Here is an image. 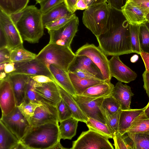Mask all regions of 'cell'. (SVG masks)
I'll return each mask as SVG.
<instances>
[{
    "instance_id": "cell-1",
    "label": "cell",
    "mask_w": 149,
    "mask_h": 149,
    "mask_svg": "<svg viewBox=\"0 0 149 149\" xmlns=\"http://www.w3.org/2000/svg\"><path fill=\"white\" fill-rule=\"evenodd\" d=\"M96 38L98 47L107 56H119L133 53L131 47L129 24L121 10L110 7L106 27Z\"/></svg>"
},
{
    "instance_id": "cell-2",
    "label": "cell",
    "mask_w": 149,
    "mask_h": 149,
    "mask_svg": "<svg viewBox=\"0 0 149 149\" xmlns=\"http://www.w3.org/2000/svg\"><path fill=\"white\" fill-rule=\"evenodd\" d=\"M42 15L40 9L34 5H30L10 16L23 40L35 43L39 42L44 33Z\"/></svg>"
},
{
    "instance_id": "cell-3",
    "label": "cell",
    "mask_w": 149,
    "mask_h": 149,
    "mask_svg": "<svg viewBox=\"0 0 149 149\" xmlns=\"http://www.w3.org/2000/svg\"><path fill=\"white\" fill-rule=\"evenodd\" d=\"M61 139L58 123H51L31 126L20 142L26 149H51Z\"/></svg>"
},
{
    "instance_id": "cell-4",
    "label": "cell",
    "mask_w": 149,
    "mask_h": 149,
    "mask_svg": "<svg viewBox=\"0 0 149 149\" xmlns=\"http://www.w3.org/2000/svg\"><path fill=\"white\" fill-rule=\"evenodd\" d=\"M76 56L71 47L49 43L36 58L42 61L49 69L52 64L68 72V68Z\"/></svg>"
},
{
    "instance_id": "cell-5",
    "label": "cell",
    "mask_w": 149,
    "mask_h": 149,
    "mask_svg": "<svg viewBox=\"0 0 149 149\" xmlns=\"http://www.w3.org/2000/svg\"><path fill=\"white\" fill-rule=\"evenodd\" d=\"M110 12V7L106 2L88 7L83 13V23L97 37L105 29Z\"/></svg>"
},
{
    "instance_id": "cell-6",
    "label": "cell",
    "mask_w": 149,
    "mask_h": 149,
    "mask_svg": "<svg viewBox=\"0 0 149 149\" xmlns=\"http://www.w3.org/2000/svg\"><path fill=\"white\" fill-rule=\"evenodd\" d=\"M77 55H84L89 57L97 66L105 80L110 82L111 76L109 66V61L107 56L99 47L94 44L86 43L76 52Z\"/></svg>"
},
{
    "instance_id": "cell-7",
    "label": "cell",
    "mask_w": 149,
    "mask_h": 149,
    "mask_svg": "<svg viewBox=\"0 0 149 149\" xmlns=\"http://www.w3.org/2000/svg\"><path fill=\"white\" fill-rule=\"evenodd\" d=\"M72 149H113L108 139L93 131L83 132L73 142Z\"/></svg>"
},
{
    "instance_id": "cell-8",
    "label": "cell",
    "mask_w": 149,
    "mask_h": 149,
    "mask_svg": "<svg viewBox=\"0 0 149 149\" xmlns=\"http://www.w3.org/2000/svg\"><path fill=\"white\" fill-rule=\"evenodd\" d=\"M0 120L20 141L31 126L29 121L17 106L8 114L2 115Z\"/></svg>"
},
{
    "instance_id": "cell-9",
    "label": "cell",
    "mask_w": 149,
    "mask_h": 149,
    "mask_svg": "<svg viewBox=\"0 0 149 149\" xmlns=\"http://www.w3.org/2000/svg\"><path fill=\"white\" fill-rule=\"evenodd\" d=\"M79 20L76 16L64 26L56 30H48L49 43L70 47L72 40L78 31Z\"/></svg>"
},
{
    "instance_id": "cell-10",
    "label": "cell",
    "mask_w": 149,
    "mask_h": 149,
    "mask_svg": "<svg viewBox=\"0 0 149 149\" xmlns=\"http://www.w3.org/2000/svg\"><path fill=\"white\" fill-rule=\"evenodd\" d=\"M0 32L3 35L7 47L10 50L23 45V40L10 15L1 10Z\"/></svg>"
},
{
    "instance_id": "cell-11",
    "label": "cell",
    "mask_w": 149,
    "mask_h": 149,
    "mask_svg": "<svg viewBox=\"0 0 149 149\" xmlns=\"http://www.w3.org/2000/svg\"><path fill=\"white\" fill-rule=\"evenodd\" d=\"M80 108L88 117L106 124V120L101 109L105 97L95 98L77 95L74 98Z\"/></svg>"
},
{
    "instance_id": "cell-12",
    "label": "cell",
    "mask_w": 149,
    "mask_h": 149,
    "mask_svg": "<svg viewBox=\"0 0 149 149\" xmlns=\"http://www.w3.org/2000/svg\"><path fill=\"white\" fill-rule=\"evenodd\" d=\"M14 63L16 70L9 74H22L30 76L42 75L54 79L49 69L40 60L35 58L23 62Z\"/></svg>"
},
{
    "instance_id": "cell-13",
    "label": "cell",
    "mask_w": 149,
    "mask_h": 149,
    "mask_svg": "<svg viewBox=\"0 0 149 149\" xmlns=\"http://www.w3.org/2000/svg\"><path fill=\"white\" fill-rule=\"evenodd\" d=\"M42 102V105L36 108L33 116L29 120L31 126L58 123L56 107L44 102Z\"/></svg>"
},
{
    "instance_id": "cell-14",
    "label": "cell",
    "mask_w": 149,
    "mask_h": 149,
    "mask_svg": "<svg viewBox=\"0 0 149 149\" xmlns=\"http://www.w3.org/2000/svg\"><path fill=\"white\" fill-rule=\"evenodd\" d=\"M109 61L111 76L118 81L128 83L134 80L137 77L136 72L122 62L119 56H112Z\"/></svg>"
},
{
    "instance_id": "cell-15",
    "label": "cell",
    "mask_w": 149,
    "mask_h": 149,
    "mask_svg": "<svg viewBox=\"0 0 149 149\" xmlns=\"http://www.w3.org/2000/svg\"><path fill=\"white\" fill-rule=\"evenodd\" d=\"M35 91L41 102L55 107L61 100L58 86L55 81L43 83L38 82Z\"/></svg>"
},
{
    "instance_id": "cell-16",
    "label": "cell",
    "mask_w": 149,
    "mask_h": 149,
    "mask_svg": "<svg viewBox=\"0 0 149 149\" xmlns=\"http://www.w3.org/2000/svg\"><path fill=\"white\" fill-rule=\"evenodd\" d=\"M0 106L3 115L9 113L17 106L13 90L8 78L0 80Z\"/></svg>"
},
{
    "instance_id": "cell-17",
    "label": "cell",
    "mask_w": 149,
    "mask_h": 149,
    "mask_svg": "<svg viewBox=\"0 0 149 149\" xmlns=\"http://www.w3.org/2000/svg\"><path fill=\"white\" fill-rule=\"evenodd\" d=\"M121 11L129 24L141 25L146 22L145 13L129 0H126Z\"/></svg>"
},
{
    "instance_id": "cell-18",
    "label": "cell",
    "mask_w": 149,
    "mask_h": 149,
    "mask_svg": "<svg viewBox=\"0 0 149 149\" xmlns=\"http://www.w3.org/2000/svg\"><path fill=\"white\" fill-rule=\"evenodd\" d=\"M30 78V76L22 74H9L8 78L12 85L17 107L24 99L27 85Z\"/></svg>"
},
{
    "instance_id": "cell-19",
    "label": "cell",
    "mask_w": 149,
    "mask_h": 149,
    "mask_svg": "<svg viewBox=\"0 0 149 149\" xmlns=\"http://www.w3.org/2000/svg\"><path fill=\"white\" fill-rule=\"evenodd\" d=\"M77 69L88 71L97 76L100 79L106 81L98 67L86 56L76 55L68 68V72H73Z\"/></svg>"
},
{
    "instance_id": "cell-20",
    "label": "cell",
    "mask_w": 149,
    "mask_h": 149,
    "mask_svg": "<svg viewBox=\"0 0 149 149\" xmlns=\"http://www.w3.org/2000/svg\"><path fill=\"white\" fill-rule=\"evenodd\" d=\"M134 95L131 87L120 81L114 86L112 94V96L119 104L121 110L131 109V98Z\"/></svg>"
},
{
    "instance_id": "cell-21",
    "label": "cell",
    "mask_w": 149,
    "mask_h": 149,
    "mask_svg": "<svg viewBox=\"0 0 149 149\" xmlns=\"http://www.w3.org/2000/svg\"><path fill=\"white\" fill-rule=\"evenodd\" d=\"M49 69L55 82L73 97H75L77 95L70 80L68 72L52 64L50 65Z\"/></svg>"
},
{
    "instance_id": "cell-22",
    "label": "cell",
    "mask_w": 149,
    "mask_h": 149,
    "mask_svg": "<svg viewBox=\"0 0 149 149\" xmlns=\"http://www.w3.org/2000/svg\"><path fill=\"white\" fill-rule=\"evenodd\" d=\"M56 84L62 99L67 104L72 111V117L79 121L86 123L88 118L83 113L76 101L70 94Z\"/></svg>"
},
{
    "instance_id": "cell-23",
    "label": "cell",
    "mask_w": 149,
    "mask_h": 149,
    "mask_svg": "<svg viewBox=\"0 0 149 149\" xmlns=\"http://www.w3.org/2000/svg\"><path fill=\"white\" fill-rule=\"evenodd\" d=\"M144 109V107L121 110L119 118L118 132L122 135L126 133L132 122L143 111Z\"/></svg>"
},
{
    "instance_id": "cell-24",
    "label": "cell",
    "mask_w": 149,
    "mask_h": 149,
    "mask_svg": "<svg viewBox=\"0 0 149 149\" xmlns=\"http://www.w3.org/2000/svg\"><path fill=\"white\" fill-rule=\"evenodd\" d=\"M114 87L111 82H105L88 88L80 95L95 98L106 97L112 96Z\"/></svg>"
},
{
    "instance_id": "cell-25",
    "label": "cell",
    "mask_w": 149,
    "mask_h": 149,
    "mask_svg": "<svg viewBox=\"0 0 149 149\" xmlns=\"http://www.w3.org/2000/svg\"><path fill=\"white\" fill-rule=\"evenodd\" d=\"M68 73L70 80L77 95H81L85 90L92 86L106 82L98 79L82 78L78 77L72 72H69Z\"/></svg>"
},
{
    "instance_id": "cell-26",
    "label": "cell",
    "mask_w": 149,
    "mask_h": 149,
    "mask_svg": "<svg viewBox=\"0 0 149 149\" xmlns=\"http://www.w3.org/2000/svg\"><path fill=\"white\" fill-rule=\"evenodd\" d=\"M73 14L69 11L63 2L42 15V19L43 24L45 27L47 24L57 19Z\"/></svg>"
},
{
    "instance_id": "cell-27",
    "label": "cell",
    "mask_w": 149,
    "mask_h": 149,
    "mask_svg": "<svg viewBox=\"0 0 149 149\" xmlns=\"http://www.w3.org/2000/svg\"><path fill=\"white\" fill-rule=\"evenodd\" d=\"M20 142L0 120V149H14Z\"/></svg>"
},
{
    "instance_id": "cell-28",
    "label": "cell",
    "mask_w": 149,
    "mask_h": 149,
    "mask_svg": "<svg viewBox=\"0 0 149 149\" xmlns=\"http://www.w3.org/2000/svg\"><path fill=\"white\" fill-rule=\"evenodd\" d=\"M79 121L71 117L61 122L59 125L61 139H71L76 134Z\"/></svg>"
},
{
    "instance_id": "cell-29",
    "label": "cell",
    "mask_w": 149,
    "mask_h": 149,
    "mask_svg": "<svg viewBox=\"0 0 149 149\" xmlns=\"http://www.w3.org/2000/svg\"><path fill=\"white\" fill-rule=\"evenodd\" d=\"M29 2V0H0V10L10 15L21 11Z\"/></svg>"
},
{
    "instance_id": "cell-30",
    "label": "cell",
    "mask_w": 149,
    "mask_h": 149,
    "mask_svg": "<svg viewBox=\"0 0 149 149\" xmlns=\"http://www.w3.org/2000/svg\"><path fill=\"white\" fill-rule=\"evenodd\" d=\"M36 55L26 49L22 45L11 50L10 60L13 63L22 62L35 59Z\"/></svg>"
},
{
    "instance_id": "cell-31",
    "label": "cell",
    "mask_w": 149,
    "mask_h": 149,
    "mask_svg": "<svg viewBox=\"0 0 149 149\" xmlns=\"http://www.w3.org/2000/svg\"><path fill=\"white\" fill-rule=\"evenodd\" d=\"M149 131V119L146 116L143 111L132 122L127 132L144 133Z\"/></svg>"
},
{
    "instance_id": "cell-32",
    "label": "cell",
    "mask_w": 149,
    "mask_h": 149,
    "mask_svg": "<svg viewBox=\"0 0 149 149\" xmlns=\"http://www.w3.org/2000/svg\"><path fill=\"white\" fill-rule=\"evenodd\" d=\"M86 123L89 130L95 131L108 139H113L114 134L107 125L90 118Z\"/></svg>"
},
{
    "instance_id": "cell-33",
    "label": "cell",
    "mask_w": 149,
    "mask_h": 149,
    "mask_svg": "<svg viewBox=\"0 0 149 149\" xmlns=\"http://www.w3.org/2000/svg\"><path fill=\"white\" fill-rule=\"evenodd\" d=\"M126 133L133 142L134 149H149V135L145 133Z\"/></svg>"
},
{
    "instance_id": "cell-34",
    "label": "cell",
    "mask_w": 149,
    "mask_h": 149,
    "mask_svg": "<svg viewBox=\"0 0 149 149\" xmlns=\"http://www.w3.org/2000/svg\"><path fill=\"white\" fill-rule=\"evenodd\" d=\"M113 139L116 149H134L133 142L126 133L122 135L118 132L114 135Z\"/></svg>"
},
{
    "instance_id": "cell-35",
    "label": "cell",
    "mask_w": 149,
    "mask_h": 149,
    "mask_svg": "<svg viewBox=\"0 0 149 149\" xmlns=\"http://www.w3.org/2000/svg\"><path fill=\"white\" fill-rule=\"evenodd\" d=\"M140 26V25L129 24L132 50L133 53L139 54L141 52L139 39Z\"/></svg>"
},
{
    "instance_id": "cell-36",
    "label": "cell",
    "mask_w": 149,
    "mask_h": 149,
    "mask_svg": "<svg viewBox=\"0 0 149 149\" xmlns=\"http://www.w3.org/2000/svg\"><path fill=\"white\" fill-rule=\"evenodd\" d=\"M106 120V124L114 135L118 132V126L120 114L121 111L119 109L113 114H110L101 109Z\"/></svg>"
},
{
    "instance_id": "cell-37",
    "label": "cell",
    "mask_w": 149,
    "mask_h": 149,
    "mask_svg": "<svg viewBox=\"0 0 149 149\" xmlns=\"http://www.w3.org/2000/svg\"><path fill=\"white\" fill-rule=\"evenodd\" d=\"M37 83L38 82L30 78L27 85L24 100L34 103L42 104V102L35 91V87Z\"/></svg>"
},
{
    "instance_id": "cell-38",
    "label": "cell",
    "mask_w": 149,
    "mask_h": 149,
    "mask_svg": "<svg viewBox=\"0 0 149 149\" xmlns=\"http://www.w3.org/2000/svg\"><path fill=\"white\" fill-rule=\"evenodd\" d=\"M101 109L111 115L121 109L119 104L112 96L104 98L102 103Z\"/></svg>"
},
{
    "instance_id": "cell-39",
    "label": "cell",
    "mask_w": 149,
    "mask_h": 149,
    "mask_svg": "<svg viewBox=\"0 0 149 149\" xmlns=\"http://www.w3.org/2000/svg\"><path fill=\"white\" fill-rule=\"evenodd\" d=\"M42 104L34 103L24 100L18 107L22 114L29 122L31 118L33 116L36 108Z\"/></svg>"
},
{
    "instance_id": "cell-40",
    "label": "cell",
    "mask_w": 149,
    "mask_h": 149,
    "mask_svg": "<svg viewBox=\"0 0 149 149\" xmlns=\"http://www.w3.org/2000/svg\"><path fill=\"white\" fill-rule=\"evenodd\" d=\"M139 39L141 52L149 53V31L145 23L140 25Z\"/></svg>"
},
{
    "instance_id": "cell-41",
    "label": "cell",
    "mask_w": 149,
    "mask_h": 149,
    "mask_svg": "<svg viewBox=\"0 0 149 149\" xmlns=\"http://www.w3.org/2000/svg\"><path fill=\"white\" fill-rule=\"evenodd\" d=\"M59 122L72 117V113L65 102L62 99L56 106Z\"/></svg>"
},
{
    "instance_id": "cell-42",
    "label": "cell",
    "mask_w": 149,
    "mask_h": 149,
    "mask_svg": "<svg viewBox=\"0 0 149 149\" xmlns=\"http://www.w3.org/2000/svg\"><path fill=\"white\" fill-rule=\"evenodd\" d=\"M76 16L74 14L57 19L46 25L45 28L48 30H56L62 27Z\"/></svg>"
},
{
    "instance_id": "cell-43",
    "label": "cell",
    "mask_w": 149,
    "mask_h": 149,
    "mask_svg": "<svg viewBox=\"0 0 149 149\" xmlns=\"http://www.w3.org/2000/svg\"><path fill=\"white\" fill-rule=\"evenodd\" d=\"M64 2V0H43L39 4L40 10L42 15L56 6Z\"/></svg>"
},
{
    "instance_id": "cell-44",
    "label": "cell",
    "mask_w": 149,
    "mask_h": 149,
    "mask_svg": "<svg viewBox=\"0 0 149 149\" xmlns=\"http://www.w3.org/2000/svg\"><path fill=\"white\" fill-rule=\"evenodd\" d=\"M11 50L7 47L0 48V63L11 62L10 58Z\"/></svg>"
},
{
    "instance_id": "cell-45",
    "label": "cell",
    "mask_w": 149,
    "mask_h": 149,
    "mask_svg": "<svg viewBox=\"0 0 149 149\" xmlns=\"http://www.w3.org/2000/svg\"><path fill=\"white\" fill-rule=\"evenodd\" d=\"M72 72L81 78L100 79L96 75L86 70L77 69Z\"/></svg>"
},
{
    "instance_id": "cell-46",
    "label": "cell",
    "mask_w": 149,
    "mask_h": 149,
    "mask_svg": "<svg viewBox=\"0 0 149 149\" xmlns=\"http://www.w3.org/2000/svg\"><path fill=\"white\" fill-rule=\"evenodd\" d=\"M138 6L145 13H149V0H129Z\"/></svg>"
},
{
    "instance_id": "cell-47",
    "label": "cell",
    "mask_w": 149,
    "mask_h": 149,
    "mask_svg": "<svg viewBox=\"0 0 149 149\" xmlns=\"http://www.w3.org/2000/svg\"><path fill=\"white\" fill-rule=\"evenodd\" d=\"M30 77L36 82L40 83L55 81V80L53 78L45 75L30 76Z\"/></svg>"
},
{
    "instance_id": "cell-48",
    "label": "cell",
    "mask_w": 149,
    "mask_h": 149,
    "mask_svg": "<svg viewBox=\"0 0 149 149\" xmlns=\"http://www.w3.org/2000/svg\"><path fill=\"white\" fill-rule=\"evenodd\" d=\"M126 0H107V3L111 7L121 10L122 7L124 5Z\"/></svg>"
},
{
    "instance_id": "cell-49",
    "label": "cell",
    "mask_w": 149,
    "mask_h": 149,
    "mask_svg": "<svg viewBox=\"0 0 149 149\" xmlns=\"http://www.w3.org/2000/svg\"><path fill=\"white\" fill-rule=\"evenodd\" d=\"M143 88L149 98V73L146 70L142 74Z\"/></svg>"
},
{
    "instance_id": "cell-50",
    "label": "cell",
    "mask_w": 149,
    "mask_h": 149,
    "mask_svg": "<svg viewBox=\"0 0 149 149\" xmlns=\"http://www.w3.org/2000/svg\"><path fill=\"white\" fill-rule=\"evenodd\" d=\"M77 0H64V2L69 11L72 14L77 10L76 4Z\"/></svg>"
},
{
    "instance_id": "cell-51",
    "label": "cell",
    "mask_w": 149,
    "mask_h": 149,
    "mask_svg": "<svg viewBox=\"0 0 149 149\" xmlns=\"http://www.w3.org/2000/svg\"><path fill=\"white\" fill-rule=\"evenodd\" d=\"M140 55L144 62L146 70L149 73V53L141 52Z\"/></svg>"
},
{
    "instance_id": "cell-52",
    "label": "cell",
    "mask_w": 149,
    "mask_h": 149,
    "mask_svg": "<svg viewBox=\"0 0 149 149\" xmlns=\"http://www.w3.org/2000/svg\"><path fill=\"white\" fill-rule=\"evenodd\" d=\"M16 70L15 63L12 62H6L5 64L4 71L7 74H9Z\"/></svg>"
},
{
    "instance_id": "cell-53",
    "label": "cell",
    "mask_w": 149,
    "mask_h": 149,
    "mask_svg": "<svg viewBox=\"0 0 149 149\" xmlns=\"http://www.w3.org/2000/svg\"><path fill=\"white\" fill-rule=\"evenodd\" d=\"M77 10H85L88 7L85 0H77L76 4Z\"/></svg>"
},
{
    "instance_id": "cell-54",
    "label": "cell",
    "mask_w": 149,
    "mask_h": 149,
    "mask_svg": "<svg viewBox=\"0 0 149 149\" xmlns=\"http://www.w3.org/2000/svg\"><path fill=\"white\" fill-rule=\"evenodd\" d=\"M88 7L97 4L107 2V0H85Z\"/></svg>"
},
{
    "instance_id": "cell-55",
    "label": "cell",
    "mask_w": 149,
    "mask_h": 149,
    "mask_svg": "<svg viewBox=\"0 0 149 149\" xmlns=\"http://www.w3.org/2000/svg\"><path fill=\"white\" fill-rule=\"evenodd\" d=\"M143 113L149 119V100L147 105L144 107Z\"/></svg>"
},
{
    "instance_id": "cell-56",
    "label": "cell",
    "mask_w": 149,
    "mask_h": 149,
    "mask_svg": "<svg viewBox=\"0 0 149 149\" xmlns=\"http://www.w3.org/2000/svg\"><path fill=\"white\" fill-rule=\"evenodd\" d=\"M66 149L64 148L61 144L60 141H58L57 143H56L54 146L52 147L51 149Z\"/></svg>"
},
{
    "instance_id": "cell-57",
    "label": "cell",
    "mask_w": 149,
    "mask_h": 149,
    "mask_svg": "<svg viewBox=\"0 0 149 149\" xmlns=\"http://www.w3.org/2000/svg\"><path fill=\"white\" fill-rule=\"evenodd\" d=\"M138 58V56L137 55H134L132 56L131 58V61L132 62H135L136 61Z\"/></svg>"
},
{
    "instance_id": "cell-58",
    "label": "cell",
    "mask_w": 149,
    "mask_h": 149,
    "mask_svg": "<svg viewBox=\"0 0 149 149\" xmlns=\"http://www.w3.org/2000/svg\"><path fill=\"white\" fill-rule=\"evenodd\" d=\"M146 22L149 23V13L146 14Z\"/></svg>"
},
{
    "instance_id": "cell-59",
    "label": "cell",
    "mask_w": 149,
    "mask_h": 149,
    "mask_svg": "<svg viewBox=\"0 0 149 149\" xmlns=\"http://www.w3.org/2000/svg\"><path fill=\"white\" fill-rule=\"evenodd\" d=\"M145 24L149 31V23L146 22L145 23Z\"/></svg>"
},
{
    "instance_id": "cell-60",
    "label": "cell",
    "mask_w": 149,
    "mask_h": 149,
    "mask_svg": "<svg viewBox=\"0 0 149 149\" xmlns=\"http://www.w3.org/2000/svg\"><path fill=\"white\" fill-rule=\"evenodd\" d=\"M36 1V3H39L40 2L43 0H35Z\"/></svg>"
},
{
    "instance_id": "cell-61",
    "label": "cell",
    "mask_w": 149,
    "mask_h": 149,
    "mask_svg": "<svg viewBox=\"0 0 149 149\" xmlns=\"http://www.w3.org/2000/svg\"><path fill=\"white\" fill-rule=\"evenodd\" d=\"M145 134H148V135H149V131L146 132V133H144Z\"/></svg>"
}]
</instances>
